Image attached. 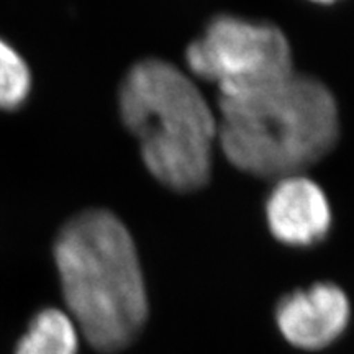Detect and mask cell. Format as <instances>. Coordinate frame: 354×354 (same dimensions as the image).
Masks as SVG:
<instances>
[{
  "mask_svg": "<svg viewBox=\"0 0 354 354\" xmlns=\"http://www.w3.org/2000/svg\"><path fill=\"white\" fill-rule=\"evenodd\" d=\"M122 120L161 184L194 192L209 183L218 120L192 79L156 57L133 64L118 92Z\"/></svg>",
  "mask_w": 354,
  "mask_h": 354,
  "instance_id": "3",
  "label": "cell"
},
{
  "mask_svg": "<svg viewBox=\"0 0 354 354\" xmlns=\"http://www.w3.org/2000/svg\"><path fill=\"white\" fill-rule=\"evenodd\" d=\"M351 308L342 287L318 282L279 300L276 322L284 338L300 349L326 348L346 328Z\"/></svg>",
  "mask_w": 354,
  "mask_h": 354,
  "instance_id": "5",
  "label": "cell"
},
{
  "mask_svg": "<svg viewBox=\"0 0 354 354\" xmlns=\"http://www.w3.org/2000/svg\"><path fill=\"white\" fill-rule=\"evenodd\" d=\"M33 74L24 55L0 37V110L20 109L32 94Z\"/></svg>",
  "mask_w": 354,
  "mask_h": 354,
  "instance_id": "8",
  "label": "cell"
},
{
  "mask_svg": "<svg viewBox=\"0 0 354 354\" xmlns=\"http://www.w3.org/2000/svg\"><path fill=\"white\" fill-rule=\"evenodd\" d=\"M68 313L86 342L112 354L135 342L148 317L138 251L123 221L88 209L61 227L53 246Z\"/></svg>",
  "mask_w": 354,
  "mask_h": 354,
  "instance_id": "1",
  "label": "cell"
},
{
  "mask_svg": "<svg viewBox=\"0 0 354 354\" xmlns=\"http://www.w3.org/2000/svg\"><path fill=\"white\" fill-rule=\"evenodd\" d=\"M266 220L282 245L310 248L331 228V209L323 189L302 174L277 179L266 201Z\"/></svg>",
  "mask_w": 354,
  "mask_h": 354,
  "instance_id": "6",
  "label": "cell"
},
{
  "mask_svg": "<svg viewBox=\"0 0 354 354\" xmlns=\"http://www.w3.org/2000/svg\"><path fill=\"white\" fill-rule=\"evenodd\" d=\"M312 2H317V3H326V6H328V3H333V2H336V0H312Z\"/></svg>",
  "mask_w": 354,
  "mask_h": 354,
  "instance_id": "9",
  "label": "cell"
},
{
  "mask_svg": "<svg viewBox=\"0 0 354 354\" xmlns=\"http://www.w3.org/2000/svg\"><path fill=\"white\" fill-rule=\"evenodd\" d=\"M79 331L76 322L66 310L41 308L13 348V354H77Z\"/></svg>",
  "mask_w": 354,
  "mask_h": 354,
  "instance_id": "7",
  "label": "cell"
},
{
  "mask_svg": "<svg viewBox=\"0 0 354 354\" xmlns=\"http://www.w3.org/2000/svg\"><path fill=\"white\" fill-rule=\"evenodd\" d=\"M194 76L218 87L232 99L269 87L294 73L289 39L279 26L234 15L210 20L185 50Z\"/></svg>",
  "mask_w": 354,
  "mask_h": 354,
  "instance_id": "4",
  "label": "cell"
},
{
  "mask_svg": "<svg viewBox=\"0 0 354 354\" xmlns=\"http://www.w3.org/2000/svg\"><path fill=\"white\" fill-rule=\"evenodd\" d=\"M218 110L216 140L228 161L251 176L300 174L325 158L339 136L330 88L295 71L251 94L218 99Z\"/></svg>",
  "mask_w": 354,
  "mask_h": 354,
  "instance_id": "2",
  "label": "cell"
}]
</instances>
